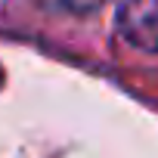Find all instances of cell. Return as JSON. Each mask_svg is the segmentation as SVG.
<instances>
[{
    "mask_svg": "<svg viewBox=\"0 0 158 158\" xmlns=\"http://www.w3.org/2000/svg\"><path fill=\"white\" fill-rule=\"evenodd\" d=\"M118 31L130 47L158 53V0H124L118 10Z\"/></svg>",
    "mask_w": 158,
    "mask_h": 158,
    "instance_id": "obj_1",
    "label": "cell"
},
{
    "mask_svg": "<svg viewBox=\"0 0 158 158\" xmlns=\"http://www.w3.org/2000/svg\"><path fill=\"white\" fill-rule=\"evenodd\" d=\"M0 87H3V68H0Z\"/></svg>",
    "mask_w": 158,
    "mask_h": 158,
    "instance_id": "obj_2",
    "label": "cell"
}]
</instances>
